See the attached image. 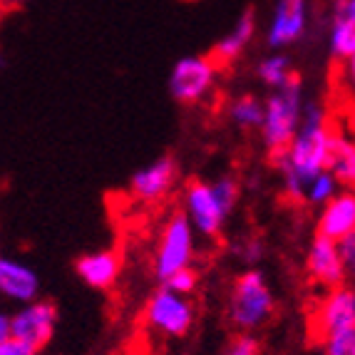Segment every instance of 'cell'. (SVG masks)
<instances>
[{
  "label": "cell",
  "instance_id": "d6986e66",
  "mask_svg": "<svg viewBox=\"0 0 355 355\" xmlns=\"http://www.w3.org/2000/svg\"><path fill=\"white\" fill-rule=\"evenodd\" d=\"M263 112L266 105L261 100H256L254 95H241L239 100L231 102L229 114L234 119V125H239L241 130H261L263 125Z\"/></svg>",
  "mask_w": 355,
  "mask_h": 355
},
{
  "label": "cell",
  "instance_id": "7a4b0ae2",
  "mask_svg": "<svg viewBox=\"0 0 355 355\" xmlns=\"http://www.w3.org/2000/svg\"><path fill=\"white\" fill-rule=\"evenodd\" d=\"M239 202V182L219 177L214 184L191 182L184 189V214L202 236L216 239L224 231L231 209Z\"/></svg>",
  "mask_w": 355,
  "mask_h": 355
},
{
  "label": "cell",
  "instance_id": "f1b7e54d",
  "mask_svg": "<svg viewBox=\"0 0 355 355\" xmlns=\"http://www.w3.org/2000/svg\"><path fill=\"white\" fill-rule=\"evenodd\" d=\"M343 77H345V83H348V87L355 92V55H353V58H348V60H345Z\"/></svg>",
  "mask_w": 355,
  "mask_h": 355
},
{
  "label": "cell",
  "instance_id": "52a82bcc",
  "mask_svg": "<svg viewBox=\"0 0 355 355\" xmlns=\"http://www.w3.org/2000/svg\"><path fill=\"white\" fill-rule=\"evenodd\" d=\"M219 67L216 60L207 55H187L177 60V65L169 72V95L182 105H194L216 87Z\"/></svg>",
  "mask_w": 355,
  "mask_h": 355
},
{
  "label": "cell",
  "instance_id": "3957f363",
  "mask_svg": "<svg viewBox=\"0 0 355 355\" xmlns=\"http://www.w3.org/2000/svg\"><path fill=\"white\" fill-rule=\"evenodd\" d=\"M263 105H266V112H263V125H261V139L271 157H279L293 142L296 132L301 130L303 114H306L308 102L303 100L301 80L293 77L284 87L271 89Z\"/></svg>",
  "mask_w": 355,
  "mask_h": 355
},
{
  "label": "cell",
  "instance_id": "8992f818",
  "mask_svg": "<svg viewBox=\"0 0 355 355\" xmlns=\"http://www.w3.org/2000/svg\"><path fill=\"white\" fill-rule=\"evenodd\" d=\"M194 226H191L187 214H174L166 221L157 241V254H154V276L164 284L169 276H174L182 268L191 266L194 259Z\"/></svg>",
  "mask_w": 355,
  "mask_h": 355
},
{
  "label": "cell",
  "instance_id": "83f0119b",
  "mask_svg": "<svg viewBox=\"0 0 355 355\" xmlns=\"http://www.w3.org/2000/svg\"><path fill=\"white\" fill-rule=\"evenodd\" d=\"M336 15H345V18L355 20V0H336V8H333Z\"/></svg>",
  "mask_w": 355,
  "mask_h": 355
},
{
  "label": "cell",
  "instance_id": "4fadbf2b",
  "mask_svg": "<svg viewBox=\"0 0 355 355\" xmlns=\"http://www.w3.org/2000/svg\"><path fill=\"white\" fill-rule=\"evenodd\" d=\"M0 293L18 306L33 303L40 296V279L28 263L6 256L0 261Z\"/></svg>",
  "mask_w": 355,
  "mask_h": 355
},
{
  "label": "cell",
  "instance_id": "e0dca14e",
  "mask_svg": "<svg viewBox=\"0 0 355 355\" xmlns=\"http://www.w3.org/2000/svg\"><path fill=\"white\" fill-rule=\"evenodd\" d=\"M328 172H333L343 189H355V139L345 135H333Z\"/></svg>",
  "mask_w": 355,
  "mask_h": 355
},
{
  "label": "cell",
  "instance_id": "ac0fdd59",
  "mask_svg": "<svg viewBox=\"0 0 355 355\" xmlns=\"http://www.w3.org/2000/svg\"><path fill=\"white\" fill-rule=\"evenodd\" d=\"M328 45H331L333 58L343 60V62L348 58H353L355 55V20L333 12L331 33H328Z\"/></svg>",
  "mask_w": 355,
  "mask_h": 355
},
{
  "label": "cell",
  "instance_id": "44dd1931",
  "mask_svg": "<svg viewBox=\"0 0 355 355\" xmlns=\"http://www.w3.org/2000/svg\"><path fill=\"white\" fill-rule=\"evenodd\" d=\"M338 191H340V182L333 177V172H328L326 169V172H320L313 182L308 184L306 196H303V199H306L308 204H313V207H323V204L331 202Z\"/></svg>",
  "mask_w": 355,
  "mask_h": 355
},
{
  "label": "cell",
  "instance_id": "4316f807",
  "mask_svg": "<svg viewBox=\"0 0 355 355\" xmlns=\"http://www.w3.org/2000/svg\"><path fill=\"white\" fill-rule=\"evenodd\" d=\"M0 355H40V350L23 343L18 338H3L0 340Z\"/></svg>",
  "mask_w": 355,
  "mask_h": 355
},
{
  "label": "cell",
  "instance_id": "6da1fadb",
  "mask_svg": "<svg viewBox=\"0 0 355 355\" xmlns=\"http://www.w3.org/2000/svg\"><path fill=\"white\" fill-rule=\"evenodd\" d=\"M333 135L336 132H331V127H328L323 107L315 105V102H308L301 130L296 132L293 142L288 144L286 152L273 157L281 182H284V189L291 199H303L308 184L328 169Z\"/></svg>",
  "mask_w": 355,
  "mask_h": 355
},
{
  "label": "cell",
  "instance_id": "7402d4cb",
  "mask_svg": "<svg viewBox=\"0 0 355 355\" xmlns=\"http://www.w3.org/2000/svg\"><path fill=\"white\" fill-rule=\"evenodd\" d=\"M234 251H236L239 261H243L249 268H256V263L263 259V251H266V246H263V241H261L259 236H243L241 241H236Z\"/></svg>",
  "mask_w": 355,
  "mask_h": 355
},
{
  "label": "cell",
  "instance_id": "ba28073f",
  "mask_svg": "<svg viewBox=\"0 0 355 355\" xmlns=\"http://www.w3.org/2000/svg\"><path fill=\"white\" fill-rule=\"evenodd\" d=\"M343 331H355V286L348 284L326 291L311 315V336L320 343Z\"/></svg>",
  "mask_w": 355,
  "mask_h": 355
},
{
  "label": "cell",
  "instance_id": "7c38bea8",
  "mask_svg": "<svg viewBox=\"0 0 355 355\" xmlns=\"http://www.w3.org/2000/svg\"><path fill=\"white\" fill-rule=\"evenodd\" d=\"M179 177V169H177V162L172 157H159V159H154L152 164L142 166V169H137L130 179V191L135 199L139 202H159L164 199L169 191L174 189V184H177Z\"/></svg>",
  "mask_w": 355,
  "mask_h": 355
},
{
  "label": "cell",
  "instance_id": "cb8c5ba5",
  "mask_svg": "<svg viewBox=\"0 0 355 355\" xmlns=\"http://www.w3.org/2000/svg\"><path fill=\"white\" fill-rule=\"evenodd\" d=\"M196 284H199V276H196V271L189 266V268H182V271H177L174 276H169V279H166L162 286H166V288H172L174 293L189 296L191 291L196 288Z\"/></svg>",
  "mask_w": 355,
  "mask_h": 355
},
{
  "label": "cell",
  "instance_id": "d4e9b609",
  "mask_svg": "<svg viewBox=\"0 0 355 355\" xmlns=\"http://www.w3.org/2000/svg\"><path fill=\"white\" fill-rule=\"evenodd\" d=\"M224 355H259V340L254 338V333H239L226 345Z\"/></svg>",
  "mask_w": 355,
  "mask_h": 355
},
{
  "label": "cell",
  "instance_id": "5bb4252c",
  "mask_svg": "<svg viewBox=\"0 0 355 355\" xmlns=\"http://www.w3.org/2000/svg\"><path fill=\"white\" fill-rule=\"evenodd\" d=\"M355 231V189H340L331 202L320 207L318 234L340 241Z\"/></svg>",
  "mask_w": 355,
  "mask_h": 355
},
{
  "label": "cell",
  "instance_id": "2e32d148",
  "mask_svg": "<svg viewBox=\"0 0 355 355\" xmlns=\"http://www.w3.org/2000/svg\"><path fill=\"white\" fill-rule=\"evenodd\" d=\"M254 35H256V10L254 8H246V10L239 15L236 23H234V28L216 42L211 58L216 60V62H234V60L241 58L243 50L251 45Z\"/></svg>",
  "mask_w": 355,
  "mask_h": 355
},
{
  "label": "cell",
  "instance_id": "484cf974",
  "mask_svg": "<svg viewBox=\"0 0 355 355\" xmlns=\"http://www.w3.org/2000/svg\"><path fill=\"white\" fill-rule=\"evenodd\" d=\"M340 246V254H343V261H345V271H348V281L355 284V231L348 234L345 239L338 241Z\"/></svg>",
  "mask_w": 355,
  "mask_h": 355
},
{
  "label": "cell",
  "instance_id": "ffe728a7",
  "mask_svg": "<svg viewBox=\"0 0 355 355\" xmlns=\"http://www.w3.org/2000/svg\"><path fill=\"white\" fill-rule=\"evenodd\" d=\"M256 75L263 85H268L271 89L284 87L288 80H293V70H291V60L281 53H273L268 58H263L256 67Z\"/></svg>",
  "mask_w": 355,
  "mask_h": 355
},
{
  "label": "cell",
  "instance_id": "30bf717a",
  "mask_svg": "<svg viewBox=\"0 0 355 355\" xmlns=\"http://www.w3.org/2000/svg\"><path fill=\"white\" fill-rule=\"evenodd\" d=\"M306 271L308 279L323 291H331L343 286L348 281V271H345V261L340 254V246L333 239L315 234V239L308 246L306 256Z\"/></svg>",
  "mask_w": 355,
  "mask_h": 355
},
{
  "label": "cell",
  "instance_id": "f546056e",
  "mask_svg": "<svg viewBox=\"0 0 355 355\" xmlns=\"http://www.w3.org/2000/svg\"><path fill=\"white\" fill-rule=\"evenodd\" d=\"M0 3H3V8H20V6H25V3H28V0H0Z\"/></svg>",
  "mask_w": 355,
  "mask_h": 355
},
{
  "label": "cell",
  "instance_id": "5b68a950",
  "mask_svg": "<svg viewBox=\"0 0 355 355\" xmlns=\"http://www.w3.org/2000/svg\"><path fill=\"white\" fill-rule=\"evenodd\" d=\"M58 323V308L50 301H33L18 306L12 313L0 315V340L3 338H18L23 343L42 350L50 343Z\"/></svg>",
  "mask_w": 355,
  "mask_h": 355
},
{
  "label": "cell",
  "instance_id": "9a60e30c",
  "mask_svg": "<svg viewBox=\"0 0 355 355\" xmlns=\"http://www.w3.org/2000/svg\"><path fill=\"white\" fill-rule=\"evenodd\" d=\"M119 268H122V259H119L117 251L112 249H102L92 251V254H85L77 259L75 271L80 276L85 286L97 291L112 288L119 279Z\"/></svg>",
  "mask_w": 355,
  "mask_h": 355
},
{
  "label": "cell",
  "instance_id": "8fae6325",
  "mask_svg": "<svg viewBox=\"0 0 355 355\" xmlns=\"http://www.w3.org/2000/svg\"><path fill=\"white\" fill-rule=\"evenodd\" d=\"M308 28V0H279L266 30L271 50H284L303 37Z\"/></svg>",
  "mask_w": 355,
  "mask_h": 355
},
{
  "label": "cell",
  "instance_id": "603a6c76",
  "mask_svg": "<svg viewBox=\"0 0 355 355\" xmlns=\"http://www.w3.org/2000/svg\"><path fill=\"white\" fill-rule=\"evenodd\" d=\"M326 355H355V331H343L323 340Z\"/></svg>",
  "mask_w": 355,
  "mask_h": 355
},
{
  "label": "cell",
  "instance_id": "9c48e42d",
  "mask_svg": "<svg viewBox=\"0 0 355 355\" xmlns=\"http://www.w3.org/2000/svg\"><path fill=\"white\" fill-rule=\"evenodd\" d=\"M144 320L154 331L179 338L189 333L191 323H194V308L187 301V296L162 286L149 296L147 306H144Z\"/></svg>",
  "mask_w": 355,
  "mask_h": 355
},
{
  "label": "cell",
  "instance_id": "277c9868",
  "mask_svg": "<svg viewBox=\"0 0 355 355\" xmlns=\"http://www.w3.org/2000/svg\"><path fill=\"white\" fill-rule=\"evenodd\" d=\"M273 291L259 268H246L239 273L229 291V320L241 333H254L266 326L273 315Z\"/></svg>",
  "mask_w": 355,
  "mask_h": 355
}]
</instances>
